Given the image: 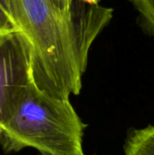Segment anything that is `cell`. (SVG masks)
I'll return each instance as SVG.
<instances>
[{
	"label": "cell",
	"mask_w": 154,
	"mask_h": 155,
	"mask_svg": "<svg viewBox=\"0 0 154 155\" xmlns=\"http://www.w3.org/2000/svg\"><path fill=\"white\" fill-rule=\"evenodd\" d=\"M10 5L30 48L34 84L56 99L79 94L91 46L111 22L113 9L80 0L70 11L55 0H10Z\"/></svg>",
	"instance_id": "6da1fadb"
},
{
	"label": "cell",
	"mask_w": 154,
	"mask_h": 155,
	"mask_svg": "<svg viewBox=\"0 0 154 155\" xmlns=\"http://www.w3.org/2000/svg\"><path fill=\"white\" fill-rule=\"evenodd\" d=\"M85 124L69 99L48 96L31 83L0 126L5 153L34 148L39 155H84Z\"/></svg>",
	"instance_id": "7a4b0ae2"
},
{
	"label": "cell",
	"mask_w": 154,
	"mask_h": 155,
	"mask_svg": "<svg viewBox=\"0 0 154 155\" xmlns=\"http://www.w3.org/2000/svg\"><path fill=\"white\" fill-rule=\"evenodd\" d=\"M33 83L28 43L18 30L0 35V126Z\"/></svg>",
	"instance_id": "3957f363"
},
{
	"label": "cell",
	"mask_w": 154,
	"mask_h": 155,
	"mask_svg": "<svg viewBox=\"0 0 154 155\" xmlns=\"http://www.w3.org/2000/svg\"><path fill=\"white\" fill-rule=\"evenodd\" d=\"M124 155H154V124L131 128L123 145Z\"/></svg>",
	"instance_id": "277c9868"
},
{
	"label": "cell",
	"mask_w": 154,
	"mask_h": 155,
	"mask_svg": "<svg viewBox=\"0 0 154 155\" xmlns=\"http://www.w3.org/2000/svg\"><path fill=\"white\" fill-rule=\"evenodd\" d=\"M137 12L138 23L143 32L154 37V0H130Z\"/></svg>",
	"instance_id": "5b68a950"
},
{
	"label": "cell",
	"mask_w": 154,
	"mask_h": 155,
	"mask_svg": "<svg viewBox=\"0 0 154 155\" xmlns=\"http://www.w3.org/2000/svg\"><path fill=\"white\" fill-rule=\"evenodd\" d=\"M18 26L14 17L0 4V35L18 31Z\"/></svg>",
	"instance_id": "8992f818"
},
{
	"label": "cell",
	"mask_w": 154,
	"mask_h": 155,
	"mask_svg": "<svg viewBox=\"0 0 154 155\" xmlns=\"http://www.w3.org/2000/svg\"><path fill=\"white\" fill-rule=\"evenodd\" d=\"M76 1L77 0H55L56 4L60 6V8L64 11H70L74 7Z\"/></svg>",
	"instance_id": "52a82bcc"
},
{
	"label": "cell",
	"mask_w": 154,
	"mask_h": 155,
	"mask_svg": "<svg viewBox=\"0 0 154 155\" xmlns=\"http://www.w3.org/2000/svg\"><path fill=\"white\" fill-rule=\"evenodd\" d=\"M0 4L3 5V7L12 15V11H11V5H10V0H0ZM13 16V15H12Z\"/></svg>",
	"instance_id": "ba28073f"
},
{
	"label": "cell",
	"mask_w": 154,
	"mask_h": 155,
	"mask_svg": "<svg viewBox=\"0 0 154 155\" xmlns=\"http://www.w3.org/2000/svg\"><path fill=\"white\" fill-rule=\"evenodd\" d=\"M87 5H100V2L102 0H80Z\"/></svg>",
	"instance_id": "9c48e42d"
}]
</instances>
